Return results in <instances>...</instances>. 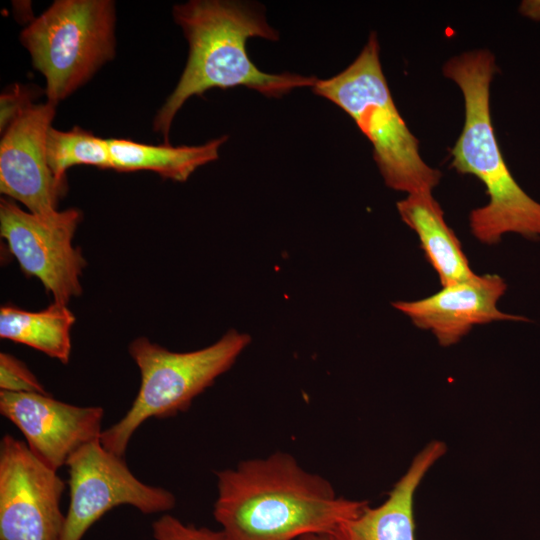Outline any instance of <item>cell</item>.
I'll list each match as a JSON object with an SVG mask.
<instances>
[{
	"label": "cell",
	"mask_w": 540,
	"mask_h": 540,
	"mask_svg": "<svg viewBox=\"0 0 540 540\" xmlns=\"http://www.w3.org/2000/svg\"><path fill=\"white\" fill-rule=\"evenodd\" d=\"M372 32L357 58L342 72L317 80L313 92L335 103L357 124L373 146V158L386 185L408 194L432 191L441 172L419 152V141L401 117L379 57Z\"/></svg>",
	"instance_id": "obj_4"
},
{
	"label": "cell",
	"mask_w": 540,
	"mask_h": 540,
	"mask_svg": "<svg viewBox=\"0 0 540 540\" xmlns=\"http://www.w3.org/2000/svg\"><path fill=\"white\" fill-rule=\"evenodd\" d=\"M250 341L248 334L230 330L208 347L174 352L146 337L133 340L128 350L140 371V387L126 414L102 431L101 444L124 457L133 434L147 419L187 411L198 395L231 368Z\"/></svg>",
	"instance_id": "obj_5"
},
{
	"label": "cell",
	"mask_w": 540,
	"mask_h": 540,
	"mask_svg": "<svg viewBox=\"0 0 540 540\" xmlns=\"http://www.w3.org/2000/svg\"><path fill=\"white\" fill-rule=\"evenodd\" d=\"M74 322V314L62 303L53 302L36 312L5 305L0 309V337L27 345L67 364Z\"/></svg>",
	"instance_id": "obj_16"
},
{
	"label": "cell",
	"mask_w": 540,
	"mask_h": 540,
	"mask_svg": "<svg viewBox=\"0 0 540 540\" xmlns=\"http://www.w3.org/2000/svg\"><path fill=\"white\" fill-rule=\"evenodd\" d=\"M115 24L111 0H56L21 31L47 101L57 105L114 58Z\"/></svg>",
	"instance_id": "obj_6"
},
{
	"label": "cell",
	"mask_w": 540,
	"mask_h": 540,
	"mask_svg": "<svg viewBox=\"0 0 540 540\" xmlns=\"http://www.w3.org/2000/svg\"><path fill=\"white\" fill-rule=\"evenodd\" d=\"M506 289V282L497 274H475L426 298L395 301L392 306L409 317L416 327L431 331L441 346L448 347L459 342L476 325L527 321L498 309L497 303Z\"/></svg>",
	"instance_id": "obj_12"
},
{
	"label": "cell",
	"mask_w": 540,
	"mask_h": 540,
	"mask_svg": "<svg viewBox=\"0 0 540 540\" xmlns=\"http://www.w3.org/2000/svg\"><path fill=\"white\" fill-rule=\"evenodd\" d=\"M0 413L25 437L32 453L58 471L84 445L100 439L104 410L41 393L0 391Z\"/></svg>",
	"instance_id": "obj_11"
},
{
	"label": "cell",
	"mask_w": 540,
	"mask_h": 540,
	"mask_svg": "<svg viewBox=\"0 0 540 540\" xmlns=\"http://www.w3.org/2000/svg\"><path fill=\"white\" fill-rule=\"evenodd\" d=\"M69 507L60 540H81L89 528L115 507L129 505L143 514L168 512L176 505L169 490L140 481L124 457L94 440L67 461Z\"/></svg>",
	"instance_id": "obj_7"
},
{
	"label": "cell",
	"mask_w": 540,
	"mask_h": 540,
	"mask_svg": "<svg viewBox=\"0 0 540 540\" xmlns=\"http://www.w3.org/2000/svg\"><path fill=\"white\" fill-rule=\"evenodd\" d=\"M155 540H225L221 530L184 524L178 518L164 514L152 524Z\"/></svg>",
	"instance_id": "obj_19"
},
{
	"label": "cell",
	"mask_w": 540,
	"mask_h": 540,
	"mask_svg": "<svg viewBox=\"0 0 540 540\" xmlns=\"http://www.w3.org/2000/svg\"><path fill=\"white\" fill-rule=\"evenodd\" d=\"M298 540H338L334 534L309 533L301 536Z\"/></svg>",
	"instance_id": "obj_22"
},
{
	"label": "cell",
	"mask_w": 540,
	"mask_h": 540,
	"mask_svg": "<svg viewBox=\"0 0 540 540\" xmlns=\"http://www.w3.org/2000/svg\"><path fill=\"white\" fill-rule=\"evenodd\" d=\"M446 445L428 443L412 460L388 498L377 507L367 505L361 513L344 522L334 534L338 540H416L414 495L430 470L445 454Z\"/></svg>",
	"instance_id": "obj_13"
},
{
	"label": "cell",
	"mask_w": 540,
	"mask_h": 540,
	"mask_svg": "<svg viewBox=\"0 0 540 540\" xmlns=\"http://www.w3.org/2000/svg\"><path fill=\"white\" fill-rule=\"evenodd\" d=\"M0 391L48 394L22 361L4 352L0 354Z\"/></svg>",
	"instance_id": "obj_18"
},
{
	"label": "cell",
	"mask_w": 540,
	"mask_h": 540,
	"mask_svg": "<svg viewBox=\"0 0 540 540\" xmlns=\"http://www.w3.org/2000/svg\"><path fill=\"white\" fill-rule=\"evenodd\" d=\"M46 157L54 176L66 182V171L76 165L112 169L108 139L74 127L61 131L51 127L46 137Z\"/></svg>",
	"instance_id": "obj_17"
},
{
	"label": "cell",
	"mask_w": 540,
	"mask_h": 540,
	"mask_svg": "<svg viewBox=\"0 0 540 540\" xmlns=\"http://www.w3.org/2000/svg\"><path fill=\"white\" fill-rule=\"evenodd\" d=\"M29 89L14 85L9 91L2 93L0 98V129L3 133L10 123L30 104Z\"/></svg>",
	"instance_id": "obj_20"
},
{
	"label": "cell",
	"mask_w": 540,
	"mask_h": 540,
	"mask_svg": "<svg viewBox=\"0 0 540 540\" xmlns=\"http://www.w3.org/2000/svg\"><path fill=\"white\" fill-rule=\"evenodd\" d=\"M64 490L57 471L6 434L0 442V540H60Z\"/></svg>",
	"instance_id": "obj_9"
},
{
	"label": "cell",
	"mask_w": 540,
	"mask_h": 540,
	"mask_svg": "<svg viewBox=\"0 0 540 540\" xmlns=\"http://www.w3.org/2000/svg\"><path fill=\"white\" fill-rule=\"evenodd\" d=\"M227 136L198 146L150 145L129 139H108L112 169L118 172L149 170L174 181H186L200 166L218 158Z\"/></svg>",
	"instance_id": "obj_15"
},
{
	"label": "cell",
	"mask_w": 540,
	"mask_h": 540,
	"mask_svg": "<svg viewBox=\"0 0 540 540\" xmlns=\"http://www.w3.org/2000/svg\"><path fill=\"white\" fill-rule=\"evenodd\" d=\"M396 206L402 221L418 235L425 257L436 271L442 287L475 276L432 191L408 194Z\"/></svg>",
	"instance_id": "obj_14"
},
{
	"label": "cell",
	"mask_w": 540,
	"mask_h": 540,
	"mask_svg": "<svg viewBox=\"0 0 540 540\" xmlns=\"http://www.w3.org/2000/svg\"><path fill=\"white\" fill-rule=\"evenodd\" d=\"M174 21L182 28L189 52L181 77L156 113L153 129L169 144L176 113L192 96L211 88L244 86L280 98L299 87H313L314 76L261 71L249 58L246 42L260 37L277 41L278 32L252 4L228 0H191L173 6Z\"/></svg>",
	"instance_id": "obj_2"
},
{
	"label": "cell",
	"mask_w": 540,
	"mask_h": 540,
	"mask_svg": "<svg viewBox=\"0 0 540 540\" xmlns=\"http://www.w3.org/2000/svg\"><path fill=\"white\" fill-rule=\"evenodd\" d=\"M55 110L49 101L30 104L4 130L0 142V191L33 213L57 211L67 190V182L54 176L46 157Z\"/></svg>",
	"instance_id": "obj_10"
},
{
	"label": "cell",
	"mask_w": 540,
	"mask_h": 540,
	"mask_svg": "<svg viewBox=\"0 0 540 540\" xmlns=\"http://www.w3.org/2000/svg\"><path fill=\"white\" fill-rule=\"evenodd\" d=\"M522 15L534 20L540 21V0H525L519 6Z\"/></svg>",
	"instance_id": "obj_21"
},
{
	"label": "cell",
	"mask_w": 540,
	"mask_h": 540,
	"mask_svg": "<svg viewBox=\"0 0 540 540\" xmlns=\"http://www.w3.org/2000/svg\"><path fill=\"white\" fill-rule=\"evenodd\" d=\"M213 516L225 540H298L335 534L368 505L337 496L327 479L285 452L216 472Z\"/></svg>",
	"instance_id": "obj_1"
},
{
	"label": "cell",
	"mask_w": 540,
	"mask_h": 540,
	"mask_svg": "<svg viewBox=\"0 0 540 540\" xmlns=\"http://www.w3.org/2000/svg\"><path fill=\"white\" fill-rule=\"evenodd\" d=\"M496 69L495 56L487 49L453 56L442 69L460 88L465 106L463 129L451 150V167L485 185L489 201L470 212L469 225L473 236L486 245L497 244L506 233L540 238V203L512 176L492 125L490 85Z\"/></svg>",
	"instance_id": "obj_3"
},
{
	"label": "cell",
	"mask_w": 540,
	"mask_h": 540,
	"mask_svg": "<svg viewBox=\"0 0 540 540\" xmlns=\"http://www.w3.org/2000/svg\"><path fill=\"white\" fill-rule=\"evenodd\" d=\"M82 218L78 209L48 214L24 211L7 198L0 200V234L27 276L38 278L54 302L68 304L81 294L80 276L86 260L72 243Z\"/></svg>",
	"instance_id": "obj_8"
}]
</instances>
